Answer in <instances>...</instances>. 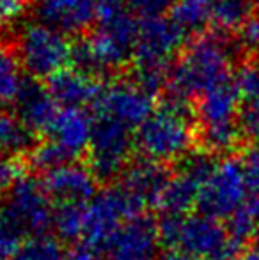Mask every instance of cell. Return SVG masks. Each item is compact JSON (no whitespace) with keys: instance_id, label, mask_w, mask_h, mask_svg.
Here are the masks:
<instances>
[{"instance_id":"cell-1","label":"cell","mask_w":259,"mask_h":260,"mask_svg":"<svg viewBox=\"0 0 259 260\" xmlns=\"http://www.w3.org/2000/svg\"><path fill=\"white\" fill-rule=\"evenodd\" d=\"M138 18L123 0H100L96 20L73 43V68L98 80H114L131 71Z\"/></svg>"},{"instance_id":"cell-2","label":"cell","mask_w":259,"mask_h":260,"mask_svg":"<svg viewBox=\"0 0 259 260\" xmlns=\"http://www.w3.org/2000/svg\"><path fill=\"white\" fill-rule=\"evenodd\" d=\"M236 48L240 46L231 41V36L215 30L188 41L170 68L165 94L194 103L218 83L233 78Z\"/></svg>"},{"instance_id":"cell-3","label":"cell","mask_w":259,"mask_h":260,"mask_svg":"<svg viewBox=\"0 0 259 260\" xmlns=\"http://www.w3.org/2000/svg\"><path fill=\"white\" fill-rule=\"evenodd\" d=\"M199 140L195 110L192 103L165 96L135 131V147L142 157L158 163H180Z\"/></svg>"},{"instance_id":"cell-4","label":"cell","mask_w":259,"mask_h":260,"mask_svg":"<svg viewBox=\"0 0 259 260\" xmlns=\"http://www.w3.org/2000/svg\"><path fill=\"white\" fill-rule=\"evenodd\" d=\"M158 236L165 250L183 251L204 260H235L243 248L231 236L225 223L200 212L188 216L162 214Z\"/></svg>"},{"instance_id":"cell-5","label":"cell","mask_w":259,"mask_h":260,"mask_svg":"<svg viewBox=\"0 0 259 260\" xmlns=\"http://www.w3.org/2000/svg\"><path fill=\"white\" fill-rule=\"evenodd\" d=\"M18 25L20 27L14 30L9 43L27 76L46 82L53 75L71 68L75 39L38 20Z\"/></svg>"},{"instance_id":"cell-6","label":"cell","mask_w":259,"mask_h":260,"mask_svg":"<svg viewBox=\"0 0 259 260\" xmlns=\"http://www.w3.org/2000/svg\"><path fill=\"white\" fill-rule=\"evenodd\" d=\"M93 113V112H91ZM135 129L107 115L93 113V137L87 151V167L98 181L119 179L133 159Z\"/></svg>"},{"instance_id":"cell-7","label":"cell","mask_w":259,"mask_h":260,"mask_svg":"<svg viewBox=\"0 0 259 260\" xmlns=\"http://www.w3.org/2000/svg\"><path fill=\"white\" fill-rule=\"evenodd\" d=\"M146 214V206L121 184L101 189L85 207L82 239L105 251L123 223Z\"/></svg>"},{"instance_id":"cell-8","label":"cell","mask_w":259,"mask_h":260,"mask_svg":"<svg viewBox=\"0 0 259 260\" xmlns=\"http://www.w3.org/2000/svg\"><path fill=\"white\" fill-rule=\"evenodd\" d=\"M247 206V182L242 157H220L204 181L197 199V211L215 219H225Z\"/></svg>"},{"instance_id":"cell-9","label":"cell","mask_w":259,"mask_h":260,"mask_svg":"<svg viewBox=\"0 0 259 260\" xmlns=\"http://www.w3.org/2000/svg\"><path fill=\"white\" fill-rule=\"evenodd\" d=\"M155 108V96L144 90L131 76L105 82L93 113L107 115L137 131Z\"/></svg>"},{"instance_id":"cell-10","label":"cell","mask_w":259,"mask_h":260,"mask_svg":"<svg viewBox=\"0 0 259 260\" xmlns=\"http://www.w3.org/2000/svg\"><path fill=\"white\" fill-rule=\"evenodd\" d=\"M7 193L9 195L4 204L25 236H39L52 229L55 206L50 200L41 177L23 174Z\"/></svg>"},{"instance_id":"cell-11","label":"cell","mask_w":259,"mask_h":260,"mask_svg":"<svg viewBox=\"0 0 259 260\" xmlns=\"http://www.w3.org/2000/svg\"><path fill=\"white\" fill-rule=\"evenodd\" d=\"M158 219L149 214L123 223L105 248L108 260H158Z\"/></svg>"},{"instance_id":"cell-12","label":"cell","mask_w":259,"mask_h":260,"mask_svg":"<svg viewBox=\"0 0 259 260\" xmlns=\"http://www.w3.org/2000/svg\"><path fill=\"white\" fill-rule=\"evenodd\" d=\"M41 179L53 206H87L100 193L93 170L76 161L41 175Z\"/></svg>"},{"instance_id":"cell-13","label":"cell","mask_w":259,"mask_h":260,"mask_svg":"<svg viewBox=\"0 0 259 260\" xmlns=\"http://www.w3.org/2000/svg\"><path fill=\"white\" fill-rule=\"evenodd\" d=\"M100 0H34L36 20L68 38L78 39L93 28Z\"/></svg>"},{"instance_id":"cell-14","label":"cell","mask_w":259,"mask_h":260,"mask_svg":"<svg viewBox=\"0 0 259 260\" xmlns=\"http://www.w3.org/2000/svg\"><path fill=\"white\" fill-rule=\"evenodd\" d=\"M13 106V113L34 135H46L52 127L61 106L50 94L45 82L25 76L23 85L18 92Z\"/></svg>"},{"instance_id":"cell-15","label":"cell","mask_w":259,"mask_h":260,"mask_svg":"<svg viewBox=\"0 0 259 260\" xmlns=\"http://www.w3.org/2000/svg\"><path fill=\"white\" fill-rule=\"evenodd\" d=\"M170 177L172 174L167 165L140 156L137 159H131V163L125 168L119 177V184L128 189L133 197H137L146 207H156Z\"/></svg>"},{"instance_id":"cell-16","label":"cell","mask_w":259,"mask_h":260,"mask_svg":"<svg viewBox=\"0 0 259 260\" xmlns=\"http://www.w3.org/2000/svg\"><path fill=\"white\" fill-rule=\"evenodd\" d=\"M93 137V113L85 108H61L46 138L63 147L73 159L87 156Z\"/></svg>"},{"instance_id":"cell-17","label":"cell","mask_w":259,"mask_h":260,"mask_svg":"<svg viewBox=\"0 0 259 260\" xmlns=\"http://www.w3.org/2000/svg\"><path fill=\"white\" fill-rule=\"evenodd\" d=\"M76 68H68L46 80L50 94L61 108H87L96 103L103 83Z\"/></svg>"},{"instance_id":"cell-18","label":"cell","mask_w":259,"mask_h":260,"mask_svg":"<svg viewBox=\"0 0 259 260\" xmlns=\"http://www.w3.org/2000/svg\"><path fill=\"white\" fill-rule=\"evenodd\" d=\"M213 7L215 0H174L169 18L192 41L210 32L213 23Z\"/></svg>"},{"instance_id":"cell-19","label":"cell","mask_w":259,"mask_h":260,"mask_svg":"<svg viewBox=\"0 0 259 260\" xmlns=\"http://www.w3.org/2000/svg\"><path fill=\"white\" fill-rule=\"evenodd\" d=\"M36 137L13 112L0 108V151L13 157H27L39 144Z\"/></svg>"},{"instance_id":"cell-20","label":"cell","mask_w":259,"mask_h":260,"mask_svg":"<svg viewBox=\"0 0 259 260\" xmlns=\"http://www.w3.org/2000/svg\"><path fill=\"white\" fill-rule=\"evenodd\" d=\"M256 0H215L211 28L220 34H238L240 28L254 18Z\"/></svg>"},{"instance_id":"cell-21","label":"cell","mask_w":259,"mask_h":260,"mask_svg":"<svg viewBox=\"0 0 259 260\" xmlns=\"http://www.w3.org/2000/svg\"><path fill=\"white\" fill-rule=\"evenodd\" d=\"M63 241L52 234L28 236L21 241L13 260H64Z\"/></svg>"},{"instance_id":"cell-22","label":"cell","mask_w":259,"mask_h":260,"mask_svg":"<svg viewBox=\"0 0 259 260\" xmlns=\"http://www.w3.org/2000/svg\"><path fill=\"white\" fill-rule=\"evenodd\" d=\"M87 206H55L53 209L52 229L55 230L61 241L76 243L83 236V221H85Z\"/></svg>"},{"instance_id":"cell-23","label":"cell","mask_w":259,"mask_h":260,"mask_svg":"<svg viewBox=\"0 0 259 260\" xmlns=\"http://www.w3.org/2000/svg\"><path fill=\"white\" fill-rule=\"evenodd\" d=\"M247 182V209L259 221V145L249 147L242 156Z\"/></svg>"},{"instance_id":"cell-24","label":"cell","mask_w":259,"mask_h":260,"mask_svg":"<svg viewBox=\"0 0 259 260\" xmlns=\"http://www.w3.org/2000/svg\"><path fill=\"white\" fill-rule=\"evenodd\" d=\"M25 237V232L13 218L6 204H0V260H13Z\"/></svg>"},{"instance_id":"cell-25","label":"cell","mask_w":259,"mask_h":260,"mask_svg":"<svg viewBox=\"0 0 259 260\" xmlns=\"http://www.w3.org/2000/svg\"><path fill=\"white\" fill-rule=\"evenodd\" d=\"M236 87L242 101H259V60L245 62L236 71Z\"/></svg>"},{"instance_id":"cell-26","label":"cell","mask_w":259,"mask_h":260,"mask_svg":"<svg viewBox=\"0 0 259 260\" xmlns=\"http://www.w3.org/2000/svg\"><path fill=\"white\" fill-rule=\"evenodd\" d=\"M238 127L243 140L252 142V145H259V101H242Z\"/></svg>"},{"instance_id":"cell-27","label":"cell","mask_w":259,"mask_h":260,"mask_svg":"<svg viewBox=\"0 0 259 260\" xmlns=\"http://www.w3.org/2000/svg\"><path fill=\"white\" fill-rule=\"evenodd\" d=\"M123 2L138 20H148V18L167 16L174 0H123Z\"/></svg>"},{"instance_id":"cell-28","label":"cell","mask_w":259,"mask_h":260,"mask_svg":"<svg viewBox=\"0 0 259 260\" xmlns=\"http://www.w3.org/2000/svg\"><path fill=\"white\" fill-rule=\"evenodd\" d=\"M21 175L20 157H13L0 151V193L9 191Z\"/></svg>"},{"instance_id":"cell-29","label":"cell","mask_w":259,"mask_h":260,"mask_svg":"<svg viewBox=\"0 0 259 260\" xmlns=\"http://www.w3.org/2000/svg\"><path fill=\"white\" fill-rule=\"evenodd\" d=\"M34 0H0V27L18 25Z\"/></svg>"},{"instance_id":"cell-30","label":"cell","mask_w":259,"mask_h":260,"mask_svg":"<svg viewBox=\"0 0 259 260\" xmlns=\"http://www.w3.org/2000/svg\"><path fill=\"white\" fill-rule=\"evenodd\" d=\"M105 251L87 241L80 239L76 243H71V246L66 251L64 260H103Z\"/></svg>"},{"instance_id":"cell-31","label":"cell","mask_w":259,"mask_h":260,"mask_svg":"<svg viewBox=\"0 0 259 260\" xmlns=\"http://www.w3.org/2000/svg\"><path fill=\"white\" fill-rule=\"evenodd\" d=\"M236 36H238L236 43H238V46L242 50H245V52H256V50H259V21H257V18L256 16L250 18V20L240 28V32Z\"/></svg>"},{"instance_id":"cell-32","label":"cell","mask_w":259,"mask_h":260,"mask_svg":"<svg viewBox=\"0 0 259 260\" xmlns=\"http://www.w3.org/2000/svg\"><path fill=\"white\" fill-rule=\"evenodd\" d=\"M235 260H259V230H257L256 236H254L249 250L242 251V253H240Z\"/></svg>"},{"instance_id":"cell-33","label":"cell","mask_w":259,"mask_h":260,"mask_svg":"<svg viewBox=\"0 0 259 260\" xmlns=\"http://www.w3.org/2000/svg\"><path fill=\"white\" fill-rule=\"evenodd\" d=\"M158 260H204V258L195 257V255L183 253V251H176V250H165V251H163V253L158 257Z\"/></svg>"},{"instance_id":"cell-34","label":"cell","mask_w":259,"mask_h":260,"mask_svg":"<svg viewBox=\"0 0 259 260\" xmlns=\"http://www.w3.org/2000/svg\"><path fill=\"white\" fill-rule=\"evenodd\" d=\"M11 55H13V46H11V43L0 39V71H2L4 66L7 64V60L11 58Z\"/></svg>"},{"instance_id":"cell-35","label":"cell","mask_w":259,"mask_h":260,"mask_svg":"<svg viewBox=\"0 0 259 260\" xmlns=\"http://www.w3.org/2000/svg\"><path fill=\"white\" fill-rule=\"evenodd\" d=\"M254 16H256L259 21V0H256V14H254Z\"/></svg>"}]
</instances>
